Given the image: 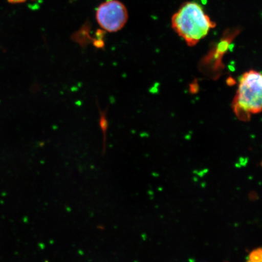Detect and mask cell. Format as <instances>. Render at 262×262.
Returning a JSON list of instances; mask_svg holds the SVG:
<instances>
[{
    "label": "cell",
    "mask_w": 262,
    "mask_h": 262,
    "mask_svg": "<svg viewBox=\"0 0 262 262\" xmlns=\"http://www.w3.org/2000/svg\"><path fill=\"white\" fill-rule=\"evenodd\" d=\"M107 122L105 116H101V127H102L103 130H105L107 128Z\"/></svg>",
    "instance_id": "cell-5"
},
{
    "label": "cell",
    "mask_w": 262,
    "mask_h": 262,
    "mask_svg": "<svg viewBox=\"0 0 262 262\" xmlns=\"http://www.w3.org/2000/svg\"><path fill=\"white\" fill-rule=\"evenodd\" d=\"M97 19L101 28L110 32L122 29L128 19V12L122 3L108 0L97 9Z\"/></svg>",
    "instance_id": "cell-3"
},
{
    "label": "cell",
    "mask_w": 262,
    "mask_h": 262,
    "mask_svg": "<svg viewBox=\"0 0 262 262\" xmlns=\"http://www.w3.org/2000/svg\"><path fill=\"white\" fill-rule=\"evenodd\" d=\"M10 3H21L26 1V0H8Z\"/></svg>",
    "instance_id": "cell-6"
},
{
    "label": "cell",
    "mask_w": 262,
    "mask_h": 262,
    "mask_svg": "<svg viewBox=\"0 0 262 262\" xmlns=\"http://www.w3.org/2000/svg\"><path fill=\"white\" fill-rule=\"evenodd\" d=\"M172 28L189 47H194L208 34L216 24L199 3H183L171 18Z\"/></svg>",
    "instance_id": "cell-1"
},
{
    "label": "cell",
    "mask_w": 262,
    "mask_h": 262,
    "mask_svg": "<svg viewBox=\"0 0 262 262\" xmlns=\"http://www.w3.org/2000/svg\"><path fill=\"white\" fill-rule=\"evenodd\" d=\"M247 262H262L261 248H256L252 251L248 255Z\"/></svg>",
    "instance_id": "cell-4"
},
{
    "label": "cell",
    "mask_w": 262,
    "mask_h": 262,
    "mask_svg": "<svg viewBox=\"0 0 262 262\" xmlns=\"http://www.w3.org/2000/svg\"><path fill=\"white\" fill-rule=\"evenodd\" d=\"M232 107L237 118L244 121L250 119L251 115L261 112L262 76L259 72L250 70L242 75Z\"/></svg>",
    "instance_id": "cell-2"
}]
</instances>
